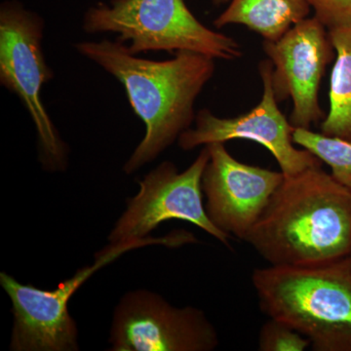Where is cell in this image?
Here are the masks:
<instances>
[{
  "label": "cell",
  "mask_w": 351,
  "mask_h": 351,
  "mask_svg": "<svg viewBox=\"0 0 351 351\" xmlns=\"http://www.w3.org/2000/svg\"><path fill=\"white\" fill-rule=\"evenodd\" d=\"M272 71L274 64L269 59L258 64L263 93L262 100L250 112L232 119H221L209 110H201L196 114L195 128L182 132L178 138L180 147L191 151L199 145L226 144L230 140L243 138L263 145L276 159L286 177L322 166V161L313 152L295 147L293 134L295 128L277 106Z\"/></svg>",
  "instance_id": "obj_9"
},
{
  "label": "cell",
  "mask_w": 351,
  "mask_h": 351,
  "mask_svg": "<svg viewBox=\"0 0 351 351\" xmlns=\"http://www.w3.org/2000/svg\"><path fill=\"white\" fill-rule=\"evenodd\" d=\"M83 29L89 34H117V40L128 43L133 55L191 51L214 60L242 57L237 40L200 23L184 0H110L85 13Z\"/></svg>",
  "instance_id": "obj_4"
},
{
  "label": "cell",
  "mask_w": 351,
  "mask_h": 351,
  "mask_svg": "<svg viewBox=\"0 0 351 351\" xmlns=\"http://www.w3.org/2000/svg\"><path fill=\"white\" fill-rule=\"evenodd\" d=\"M311 11L307 0H230L214 25H245L265 40L274 41L308 17Z\"/></svg>",
  "instance_id": "obj_12"
},
{
  "label": "cell",
  "mask_w": 351,
  "mask_h": 351,
  "mask_svg": "<svg viewBox=\"0 0 351 351\" xmlns=\"http://www.w3.org/2000/svg\"><path fill=\"white\" fill-rule=\"evenodd\" d=\"M311 341L282 321L269 318L258 334V350L304 351Z\"/></svg>",
  "instance_id": "obj_15"
},
{
  "label": "cell",
  "mask_w": 351,
  "mask_h": 351,
  "mask_svg": "<svg viewBox=\"0 0 351 351\" xmlns=\"http://www.w3.org/2000/svg\"><path fill=\"white\" fill-rule=\"evenodd\" d=\"M245 242L270 265H309L351 254V189L319 167L284 178Z\"/></svg>",
  "instance_id": "obj_2"
},
{
  "label": "cell",
  "mask_w": 351,
  "mask_h": 351,
  "mask_svg": "<svg viewBox=\"0 0 351 351\" xmlns=\"http://www.w3.org/2000/svg\"><path fill=\"white\" fill-rule=\"evenodd\" d=\"M110 350L212 351L216 328L199 308L172 306L147 290L126 293L113 311Z\"/></svg>",
  "instance_id": "obj_8"
},
{
  "label": "cell",
  "mask_w": 351,
  "mask_h": 351,
  "mask_svg": "<svg viewBox=\"0 0 351 351\" xmlns=\"http://www.w3.org/2000/svg\"><path fill=\"white\" fill-rule=\"evenodd\" d=\"M293 141L326 163L332 177L351 189V142L302 128L295 129Z\"/></svg>",
  "instance_id": "obj_14"
},
{
  "label": "cell",
  "mask_w": 351,
  "mask_h": 351,
  "mask_svg": "<svg viewBox=\"0 0 351 351\" xmlns=\"http://www.w3.org/2000/svg\"><path fill=\"white\" fill-rule=\"evenodd\" d=\"M44 21L19 2L0 8V83L15 94L31 115L39 143L43 169L61 172L68 167V145L60 137L41 100V90L54 77L43 53Z\"/></svg>",
  "instance_id": "obj_6"
},
{
  "label": "cell",
  "mask_w": 351,
  "mask_h": 351,
  "mask_svg": "<svg viewBox=\"0 0 351 351\" xmlns=\"http://www.w3.org/2000/svg\"><path fill=\"white\" fill-rule=\"evenodd\" d=\"M212 1H213V3L216 4V5H221V4L228 3L230 0H212Z\"/></svg>",
  "instance_id": "obj_17"
},
{
  "label": "cell",
  "mask_w": 351,
  "mask_h": 351,
  "mask_svg": "<svg viewBox=\"0 0 351 351\" xmlns=\"http://www.w3.org/2000/svg\"><path fill=\"white\" fill-rule=\"evenodd\" d=\"M184 232H174L160 239L147 237L137 241L110 243L95 255L92 265L82 267L55 290H43L31 284H22L6 272L0 274V285L12 302L14 325L11 335L12 351H76L78 330L75 320L69 313L71 295L86 282L95 272L117 260L122 254L160 244L180 247L186 244Z\"/></svg>",
  "instance_id": "obj_5"
},
{
  "label": "cell",
  "mask_w": 351,
  "mask_h": 351,
  "mask_svg": "<svg viewBox=\"0 0 351 351\" xmlns=\"http://www.w3.org/2000/svg\"><path fill=\"white\" fill-rule=\"evenodd\" d=\"M336 51L330 78L329 112L321 133L351 142V25L328 29Z\"/></svg>",
  "instance_id": "obj_13"
},
{
  "label": "cell",
  "mask_w": 351,
  "mask_h": 351,
  "mask_svg": "<svg viewBox=\"0 0 351 351\" xmlns=\"http://www.w3.org/2000/svg\"><path fill=\"white\" fill-rule=\"evenodd\" d=\"M251 279L261 311L301 332L313 350L351 351V254L255 269Z\"/></svg>",
  "instance_id": "obj_3"
},
{
  "label": "cell",
  "mask_w": 351,
  "mask_h": 351,
  "mask_svg": "<svg viewBox=\"0 0 351 351\" xmlns=\"http://www.w3.org/2000/svg\"><path fill=\"white\" fill-rule=\"evenodd\" d=\"M272 64L276 100L291 99L290 122L295 128L311 129L326 115L319 104V90L328 64L336 58L329 31L316 17L306 18L280 38L263 40Z\"/></svg>",
  "instance_id": "obj_10"
},
{
  "label": "cell",
  "mask_w": 351,
  "mask_h": 351,
  "mask_svg": "<svg viewBox=\"0 0 351 351\" xmlns=\"http://www.w3.org/2000/svg\"><path fill=\"white\" fill-rule=\"evenodd\" d=\"M75 46L123 85L131 108L144 122L145 137L123 166L127 175L154 161L191 128L196 99L216 69L214 59L191 51H179L167 61H152L131 54L117 39Z\"/></svg>",
  "instance_id": "obj_1"
},
{
  "label": "cell",
  "mask_w": 351,
  "mask_h": 351,
  "mask_svg": "<svg viewBox=\"0 0 351 351\" xmlns=\"http://www.w3.org/2000/svg\"><path fill=\"white\" fill-rule=\"evenodd\" d=\"M210 159L202 177L205 209L221 232L244 240L283 182V173L240 162L223 143L207 145Z\"/></svg>",
  "instance_id": "obj_11"
},
{
  "label": "cell",
  "mask_w": 351,
  "mask_h": 351,
  "mask_svg": "<svg viewBox=\"0 0 351 351\" xmlns=\"http://www.w3.org/2000/svg\"><path fill=\"white\" fill-rule=\"evenodd\" d=\"M314 17L328 29L351 25V0H307Z\"/></svg>",
  "instance_id": "obj_16"
},
{
  "label": "cell",
  "mask_w": 351,
  "mask_h": 351,
  "mask_svg": "<svg viewBox=\"0 0 351 351\" xmlns=\"http://www.w3.org/2000/svg\"><path fill=\"white\" fill-rule=\"evenodd\" d=\"M210 159L208 145L184 172L164 161L138 181L140 191L127 200L123 214L108 235L110 243L137 241L170 219H181L200 228L230 247V237L219 230L208 217L203 202L202 177Z\"/></svg>",
  "instance_id": "obj_7"
}]
</instances>
